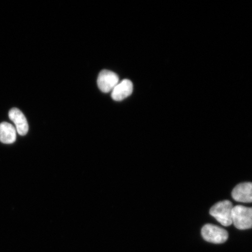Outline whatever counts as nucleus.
Returning <instances> with one entry per match:
<instances>
[{"label": "nucleus", "mask_w": 252, "mask_h": 252, "mask_svg": "<svg viewBox=\"0 0 252 252\" xmlns=\"http://www.w3.org/2000/svg\"><path fill=\"white\" fill-rule=\"evenodd\" d=\"M232 203L229 200L220 201L211 208L210 215L220 224L229 226L232 224Z\"/></svg>", "instance_id": "1"}, {"label": "nucleus", "mask_w": 252, "mask_h": 252, "mask_svg": "<svg viewBox=\"0 0 252 252\" xmlns=\"http://www.w3.org/2000/svg\"><path fill=\"white\" fill-rule=\"evenodd\" d=\"M232 224L238 229L252 228V208L237 205L232 210Z\"/></svg>", "instance_id": "2"}, {"label": "nucleus", "mask_w": 252, "mask_h": 252, "mask_svg": "<svg viewBox=\"0 0 252 252\" xmlns=\"http://www.w3.org/2000/svg\"><path fill=\"white\" fill-rule=\"evenodd\" d=\"M201 235L205 241L217 244L224 243L228 238V233L226 230L209 223L203 226Z\"/></svg>", "instance_id": "3"}, {"label": "nucleus", "mask_w": 252, "mask_h": 252, "mask_svg": "<svg viewBox=\"0 0 252 252\" xmlns=\"http://www.w3.org/2000/svg\"><path fill=\"white\" fill-rule=\"evenodd\" d=\"M119 83L118 75L114 72L107 70L100 71L97 80V86L104 93L112 92Z\"/></svg>", "instance_id": "4"}, {"label": "nucleus", "mask_w": 252, "mask_h": 252, "mask_svg": "<svg viewBox=\"0 0 252 252\" xmlns=\"http://www.w3.org/2000/svg\"><path fill=\"white\" fill-rule=\"evenodd\" d=\"M233 199L238 202L252 203V183L245 182L236 186L232 192Z\"/></svg>", "instance_id": "5"}, {"label": "nucleus", "mask_w": 252, "mask_h": 252, "mask_svg": "<svg viewBox=\"0 0 252 252\" xmlns=\"http://www.w3.org/2000/svg\"><path fill=\"white\" fill-rule=\"evenodd\" d=\"M133 91V85L128 80H123L119 83L112 91L111 96L116 101H121L130 96Z\"/></svg>", "instance_id": "6"}, {"label": "nucleus", "mask_w": 252, "mask_h": 252, "mask_svg": "<svg viewBox=\"0 0 252 252\" xmlns=\"http://www.w3.org/2000/svg\"><path fill=\"white\" fill-rule=\"evenodd\" d=\"M8 115L9 119L14 122L18 133L20 135H26L29 130V126L23 113L17 108H12Z\"/></svg>", "instance_id": "7"}, {"label": "nucleus", "mask_w": 252, "mask_h": 252, "mask_svg": "<svg viewBox=\"0 0 252 252\" xmlns=\"http://www.w3.org/2000/svg\"><path fill=\"white\" fill-rule=\"evenodd\" d=\"M17 138V130L10 124L3 122L0 124V141L9 144L14 143Z\"/></svg>", "instance_id": "8"}]
</instances>
